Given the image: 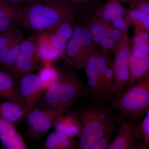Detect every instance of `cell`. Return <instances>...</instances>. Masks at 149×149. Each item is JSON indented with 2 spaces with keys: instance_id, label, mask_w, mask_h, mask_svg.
Masks as SVG:
<instances>
[{
  "instance_id": "cell-1",
  "label": "cell",
  "mask_w": 149,
  "mask_h": 149,
  "mask_svg": "<svg viewBox=\"0 0 149 149\" xmlns=\"http://www.w3.org/2000/svg\"><path fill=\"white\" fill-rule=\"evenodd\" d=\"M80 16V12L69 2L40 3L21 11L19 26L42 33L63 22L77 20Z\"/></svg>"
},
{
  "instance_id": "cell-2",
  "label": "cell",
  "mask_w": 149,
  "mask_h": 149,
  "mask_svg": "<svg viewBox=\"0 0 149 149\" xmlns=\"http://www.w3.org/2000/svg\"><path fill=\"white\" fill-rule=\"evenodd\" d=\"M109 104L90 105L84 107L78 115L81 131L77 147L90 149L97 140L117 125L118 116Z\"/></svg>"
},
{
  "instance_id": "cell-3",
  "label": "cell",
  "mask_w": 149,
  "mask_h": 149,
  "mask_svg": "<svg viewBox=\"0 0 149 149\" xmlns=\"http://www.w3.org/2000/svg\"><path fill=\"white\" fill-rule=\"evenodd\" d=\"M61 74L59 80L44 93L35 109L50 107L66 110L75 101L88 95L87 87L73 70Z\"/></svg>"
},
{
  "instance_id": "cell-4",
  "label": "cell",
  "mask_w": 149,
  "mask_h": 149,
  "mask_svg": "<svg viewBox=\"0 0 149 149\" xmlns=\"http://www.w3.org/2000/svg\"><path fill=\"white\" fill-rule=\"evenodd\" d=\"M110 105L119 116L141 121L149 107V73L140 82L114 95Z\"/></svg>"
},
{
  "instance_id": "cell-5",
  "label": "cell",
  "mask_w": 149,
  "mask_h": 149,
  "mask_svg": "<svg viewBox=\"0 0 149 149\" xmlns=\"http://www.w3.org/2000/svg\"><path fill=\"white\" fill-rule=\"evenodd\" d=\"M114 134L108 149L140 148L143 140L141 121L119 116Z\"/></svg>"
},
{
  "instance_id": "cell-6",
  "label": "cell",
  "mask_w": 149,
  "mask_h": 149,
  "mask_svg": "<svg viewBox=\"0 0 149 149\" xmlns=\"http://www.w3.org/2000/svg\"><path fill=\"white\" fill-rule=\"evenodd\" d=\"M130 37L128 34L122 44L113 53L112 96L120 93L130 84Z\"/></svg>"
},
{
  "instance_id": "cell-7",
  "label": "cell",
  "mask_w": 149,
  "mask_h": 149,
  "mask_svg": "<svg viewBox=\"0 0 149 149\" xmlns=\"http://www.w3.org/2000/svg\"><path fill=\"white\" fill-rule=\"evenodd\" d=\"M24 117L36 109L44 91L37 74L30 73L15 81Z\"/></svg>"
},
{
  "instance_id": "cell-8",
  "label": "cell",
  "mask_w": 149,
  "mask_h": 149,
  "mask_svg": "<svg viewBox=\"0 0 149 149\" xmlns=\"http://www.w3.org/2000/svg\"><path fill=\"white\" fill-rule=\"evenodd\" d=\"M41 62L37 53V37H29L22 42L18 56L10 73L15 81H17L23 75L38 69Z\"/></svg>"
},
{
  "instance_id": "cell-9",
  "label": "cell",
  "mask_w": 149,
  "mask_h": 149,
  "mask_svg": "<svg viewBox=\"0 0 149 149\" xmlns=\"http://www.w3.org/2000/svg\"><path fill=\"white\" fill-rule=\"evenodd\" d=\"M65 111L50 107L34 109L26 117L28 126L25 136L40 141L50 129L57 116Z\"/></svg>"
},
{
  "instance_id": "cell-10",
  "label": "cell",
  "mask_w": 149,
  "mask_h": 149,
  "mask_svg": "<svg viewBox=\"0 0 149 149\" xmlns=\"http://www.w3.org/2000/svg\"><path fill=\"white\" fill-rule=\"evenodd\" d=\"M97 52L89 59L83 69L88 80V95L93 98L96 104L105 105L110 97L100 75Z\"/></svg>"
},
{
  "instance_id": "cell-11",
  "label": "cell",
  "mask_w": 149,
  "mask_h": 149,
  "mask_svg": "<svg viewBox=\"0 0 149 149\" xmlns=\"http://www.w3.org/2000/svg\"><path fill=\"white\" fill-rule=\"evenodd\" d=\"M76 20L63 22L45 32L49 36L53 45L61 53L65 60L67 46L72 39Z\"/></svg>"
},
{
  "instance_id": "cell-12",
  "label": "cell",
  "mask_w": 149,
  "mask_h": 149,
  "mask_svg": "<svg viewBox=\"0 0 149 149\" xmlns=\"http://www.w3.org/2000/svg\"><path fill=\"white\" fill-rule=\"evenodd\" d=\"M0 141L6 149L28 148L13 123L3 118H0Z\"/></svg>"
},
{
  "instance_id": "cell-13",
  "label": "cell",
  "mask_w": 149,
  "mask_h": 149,
  "mask_svg": "<svg viewBox=\"0 0 149 149\" xmlns=\"http://www.w3.org/2000/svg\"><path fill=\"white\" fill-rule=\"evenodd\" d=\"M77 19L74 23L72 39L77 43L88 60L97 52L98 47L85 24L82 21H77Z\"/></svg>"
},
{
  "instance_id": "cell-14",
  "label": "cell",
  "mask_w": 149,
  "mask_h": 149,
  "mask_svg": "<svg viewBox=\"0 0 149 149\" xmlns=\"http://www.w3.org/2000/svg\"><path fill=\"white\" fill-rule=\"evenodd\" d=\"M63 112L56 118L54 123L55 130L73 137L80 136L81 124L78 115L73 113Z\"/></svg>"
},
{
  "instance_id": "cell-15",
  "label": "cell",
  "mask_w": 149,
  "mask_h": 149,
  "mask_svg": "<svg viewBox=\"0 0 149 149\" xmlns=\"http://www.w3.org/2000/svg\"><path fill=\"white\" fill-rule=\"evenodd\" d=\"M126 10L118 0H107L93 13L102 21L111 24L118 19L125 17Z\"/></svg>"
},
{
  "instance_id": "cell-16",
  "label": "cell",
  "mask_w": 149,
  "mask_h": 149,
  "mask_svg": "<svg viewBox=\"0 0 149 149\" xmlns=\"http://www.w3.org/2000/svg\"><path fill=\"white\" fill-rule=\"evenodd\" d=\"M37 53L43 64L52 63L62 58L61 53L53 45L45 32L39 33L37 37Z\"/></svg>"
},
{
  "instance_id": "cell-17",
  "label": "cell",
  "mask_w": 149,
  "mask_h": 149,
  "mask_svg": "<svg viewBox=\"0 0 149 149\" xmlns=\"http://www.w3.org/2000/svg\"><path fill=\"white\" fill-rule=\"evenodd\" d=\"M21 11L0 0V33L18 27Z\"/></svg>"
},
{
  "instance_id": "cell-18",
  "label": "cell",
  "mask_w": 149,
  "mask_h": 149,
  "mask_svg": "<svg viewBox=\"0 0 149 149\" xmlns=\"http://www.w3.org/2000/svg\"><path fill=\"white\" fill-rule=\"evenodd\" d=\"M79 17L88 28L96 45L100 48L102 41L109 36L102 20L93 13H81Z\"/></svg>"
},
{
  "instance_id": "cell-19",
  "label": "cell",
  "mask_w": 149,
  "mask_h": 149,
  "mask_svg": "<svg viewBox=\"0 0 149 149\" xmlns=\"http://www.w3.org/2000/svg\"><path fill=\"white\" fill-rule=\"evenodd\" d=\"M0 98L15 102L21 106L16 84L13 77L6 72L0 71Z\"/></svg>"
},
{
  "instance_id": "cell-20",
  "label": "cell",
  "mask_w": 149,
  "mask_h": 149,
  "mask_svg": "<svg viewBox=\"0 0 149 149\" xmlns=\"http://www.w3.org/2000/svg\"><path fill=\"white\" fill-rule=\"evenodd\" d=\"M24 40L22 36L5 49L0 50V66L7 73L10 72L14 64Z\"/></svg>"
},
{
  "instance_id": "cell-21",
  "label": "cell",
  "mask_w": 149,
  "mask_h": 149,
  "mask_svg": "<svg viewBox=\"0 0 149 149\" xmlns=\"http://www.w3.org/2000/svg\"><path fill=\"white\" fill-rule=\"evenodd\" d=\"M77 147V143L73 137L55 131L51 133L46 140L43 148L46 149H71Z\"/></svg>"
},
{
  "instance_id": "cell-22",
  "label": "cell",
  "mask_w": 149,
  "mask_h": 149,
  "mask_svg": "<svg viewBox=\"0 0 149 149\" xmlns=\"http://www.w3.org/2000/svg\"><path fill=\"white\" fill-rule=\"evenodd\" d=\"M65 61L77 70L83 69L88 61L78 44L72 39L67 46Z\"/></svg>"
},
{
  "instance_id": "cell-23",
  "label": "cell",
  "mask_w": 149,
  "mask_h": 149,
  "mask_svg": "<svg viewBox=\"0 0 149 149\" xmlns=\"http://www.w3.org/2000/svg\"><path fill=\"white\" fill-rule=\"evenodd\" d=\"M130 80L129 86L135 85L149 73V57L139 59L130 56Z\"/></svg>"
},
{
  "instance_id": "cell-24",
  "label": "cell",
  "mask_w": 149,
  "mask_h": 149,
  "mask_svg": "<svg viewBox=\"0 0 149 149\" xmlns=\"http://www.w3.org/2000/svg\"><path fill=\"white\" fill-rule=\"evenodd\" d=\"M23 116V109L18 104L9 101L0 102V118L14 123L19 121Z\"/></svg>"
},
{
  "instance_id": "cell-25",
  "label": "cell",
  "mask_w": 149,
  "mask_h": 149,
  "mask_svg": "<svg viewBox=\"0 0 149 149\" xmlns=\"http://www.w3.org/2000/svg\"><path fill=\"white\" fill-rule=\"evenodd\" d=\"M51 64L52 63L44 64L37 74L40 78L44 93L52 85L57 82L61 77V74Z\"/></svg>"
},
{
  "instance_id": "cell-26",
  "label": "cell",
  "mask_w": 149,
  "mask_h": 149,
  "mask_svg": "<svg viewBox=\"0 0 149 149\" xmlns=\"http://www.w3.org/2000/svg\"><path fill=\"white\" fill-rule=\"evenodd\" d=\"M125 17L134 29L149 32V15L137 9L126 8Z\"/></svg>"
},
{
  "instance_id": "cell-27",
  "label": "cell",
  "mask_w": 149,
  "mask_h": 149,
  "mask_svg": "<svg viewBox=\"0 0 149 149\" xmlns=\"http://www.w3.org/2000/svg\"><path fill=\"white\" fill-rule=\"evenodd\" d=\"M74 6H79L78 10L81 13H93L102 4L103 0H68Z\"/></svg>"
},
{
  "instance_id": "cell-28",
  "label": "cell",
  "mask_w": 149,
  "mask_h": 149,
  "mask_svg": "<svg viewBox=\"0 0 149 149\" xmlns=\"http://www.w3.org/2000/svg\"><path fill=\"white\" fill-rule=\"evenodd\" d=\"M102 21L104 26L106 29L108 35L115 43L116 45V49L115 51V52L118 48V47L124 41L125 37L128 35V30H126L124 32L120 31V30H118V29L113 27L109 23H107L102 20Z\"/></svg>"
},
{
  "instance_id": "cell-29",
  "label": "cell",
  "mask_w": 149,
  "mask_h": 149,
  "mask_svg": "<svg viewBox=\"0 0 149 149\" xmlns=\"http://www.w3.org/2000/svg\"><path fill=\"white\" fill-rule=\"evenodd\" d=\"M130 55L135 58L141 59L149 57V43H132Z\"/></svg>"
},
{
  "instance_id": "cell-30",
  "label": "cell",
  "mask_w": 149,
  "mask_h": 149,
  "mask_svg": "<svg viewBox=\"0 0 149 149\" xmlns=\"http://www.w3.org/2000/svg\"><path fill=\"white\" fill-rule=\"evenodd\" d=\"M143 140L140 149H146L149 147V107L141 121Z\"/></svg>"
},
{
  "instance_id": "cell-31",
  "label": "cell",
  "mask_w": 149,
  "mask_h": 149,
  "mask_svg": "<svg viewBox=\"0 0 149 149\" xmlns=\"http://www.w3.org/2000/svg\"><path fill=\"white\" fill-rule=\"evenodd\" d=\"M116 127L117 125L112 128L111 130L97 140L90 149H108L111 142L113 135L115 133Z\"/></svg>"
},
{
  "instance_id": "cell-32",
  "label": "cell",
  "mask_w": 149,
  "mask_h": 149,
  "mask_svg": "<svg viewBox=\"0 0 149 149\" xmlns=\"http://www.w3.org/2000/svg\"><path fill=\"white\" fill-rule=\"evenodd\" d=\"M132 43L143 42L149 43V32L145 30L134 29Z\"/></svg>"
},
{
  "instance_id": "cell-33",
  "label": "cell",
  "mask_w": 149,
  "mask_h": 149,
  "mask_svg": "<svg viewBox=\"0 0 149 149\" xmlns=\"http://www.w3.org/2000/svg\"><path fill=\"white\" fill-rule=\"evenodd\" d=\"M130 8L137 9L149 15V0H136L130 4Z\"/></svg>"
},
{
  "instance_id": "cell-34",
  "label": "cell",
  "mask_w": 149,
  "mask_h": 149,
  "mask_svg": "<svg viewBox=\"0 0 149 149\" xmlns=\"http://www.w3.org/2000/svg\"><path fill=\"white\" fill-rule=\"evenodd\" d=\"M136 0H126V2H130V4L133 3L135 2Z\"/></svg>"
},
{
  "instance_id": "cell-35",
  "label": "cell",
  "mask_w": 149,
  "mask_h": 149,
  "mask_svg": "<svg viewBox=\"0 0 149 149\" xmlns=\"http://www.w3.org/2000/svg\"><path fill=\"white\" fill-rule=\"evenodd\" d=\"M120 3L126 2V0H118Z\"/></svg>"
}]
</instances>
